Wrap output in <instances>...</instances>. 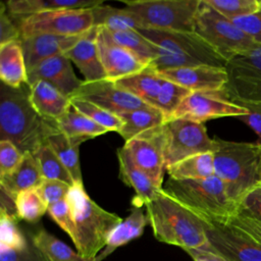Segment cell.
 <instances>
[{
	"instance_id": "cell-1",
	"label": "cell",
	"mask_w": 261,
	"mask_h": 261,
	"mask_svg": "<svg viewBox=\"0 0 261 261\" xmlns=\"http://www.w3.org/2000/svg\"><path fill=\"white\" fill-rule=\"evenodd\" d=\"M59 132L56 121L43 117L33 107L30 88H9L1 83L0 137L12 142L23 154L34 153L47 144V139Z\"/></svg>"
},
{
	"instance_id": "cell-2",
	"label": "cell",
	"mask_w": 261,
	"mask_h": 261,
	"mask_svg": "<svg viewBox=\"0 0 261 261\" xmlns=\"http://www.w3.org/2000/svg\"><path fill=\"white\" fill-rule=\"evenodd\" d=\"M154 237L162 243L186 249L210 247L204 220L162 190L145 204Z\"/></svg>"
},
{
	"instance_id": "cell-3",
	"label": "cell",
	"mask_w": 261,
	"mask_h": 261,
	"mask_svg": "<svg viewBox=\"0 0 261 261\" xmlns=\"http://www.w3.org/2000/svg\"><path fill=\"white\" fill-rule=\"evenodd\" d=\"M74 224L72 242L84 258L96 259L105 248L112 230L123 220L94 202L83 182L74 184L66 197Z\"/></svg>"
},
{
	"instance_id": "cell-4",
	"label": "cell",
	"mask_w": 261,
	"mask_h": 261,
	"mask_svg": "<svg viewBox=\"0 0 261 261\" xmlns=\"http://www.w3.org/2000/svg\"><path fill=\"white\" fill-rule=\"evenodd\" d=\"M214 174L236 203L260 181L261 144L214 139Z\"/></svg>"
},
{
	"instance_id": "cell-5",
	"label": "cell",
	"mask_w": 261,
	"mask_h": 261,
	"mask_svg": "<svg viewBox=\"0 0 261 261\" xmlns=\"http://www.w3.org/2000/svg\"><path fill=\"white\" fill-rule=\"evenodd\" d=\"M138 31L157 47V57L149 66L155 71L198 65L226 66V62L195 32Z\"/></svg>"
},
{
	"instance_id": "cell-6",
	"label": "cell",
	"mask_w": 261,
	"mask_h": 261,
	"mask_svg": "<svg viewBox=\"0 0 261 261\" xmlns=\"http://www.w3.org/2000/svg\"><path fill=\"white\" fill-rule=\"evenodd\" d=\"M162 189L203 220L227 222L237 214L236 203L215 174L199 179L169 177Z\"/></svg>"
},
{
	"instance_id": "cell-7",
	"label": "cell",
	"mask_w": 261,
	"mask_h": 261,
	"mask_svg": "<svg viewBox=\"0 0 261 261\" xmlns=\"http://www.w3.org/2000/svg\"><path fill=\"white\" fill-rule=\"evenodd\" d=\"M194 32L206 41L226 64L233 57L260 46L232 20L209 6L205 0L200 2Z\"/></svg>"
},
{
	"instance_id": "cell-8",
	"label": "cell",
	"mask_w": 261,
	"mask_h": 261,
	"mask_svg": "<svg viewBox=\"0 0 261 261\" xmlns=\"http://www.w3.org/2000/svg\"><path fill=\"white\" fill-rule=\"evenodd\" d=\"M201 0H130L125 9L136 14L143 29L194 32Z\"/></svg>"
},
{
	"instance_id": "cell-9",
	"label": "cell",
	"mask_w": 261,
	"mask_h": 261,
	"mask_svg": "<svg viewBox=\"0 0 261 261\" xmlns=\"http://www.w3.org/2000/svg\"><path fill=\"white\" fill-rule=\"evenodd\" d=\"M165 168L197 154L214 151L211 139L202 122L172 118L164 123Z\"/></svg>"
},
{
	"instance_id": "cell-10",
	"label": "cell",
	"mask_w": 261,
	"mask_h": 261,
	"mask_svg": "<svg viewBox=\"0 0 261 261\" xmlns=\"http://www.w3.org/2000/svg\"><path fill=\"white\" fill-rule=\"evenodd\" d=\"M21 39L35 35H83L94 27L92 9H60L19 18Z\"/></svg>"
},
{
	"instance_id": "cell-11",
	"label": "cell",
	"mask_w": 261,
	"mask_h": 261,
	"mask_svg": "<svg viewBox=\"0 0 261 261\" xmlns=\"http://www.w3.org/2000/svg\"><path fill=\"white\" fill-rule=\"evenodd\" d=\"M225 67L231 100L238 104L261 103V45L233 57Z\"/></svg>"
},
{
	"instance_id": "cell-12",
	"label": "cell",
	"mask_w": 261,
	"mask_h": 261,
	"mask_svg": "<svg viewBox=\"0 0 261 261\" xmlns=\"http://www.w3.org/2000/svg\"><path fill=\"white\" fill-rule=\"evenodd\" d=\"M248 113V109L231 100L226 89L220 91L193 92L177 107L171 118H187L198 122L209 119Z\"/></svg>"
},
{
	"instance_id": "cell-13",
	"label": "cell",
	"mask_w": 261,
	"mask_h": 261,
	"mask_svg": "<svg viewBox=\"0 0 261 261\" xmlns=\"http://www.w3.org/2000/svg\"><path fill=\"white\" fill-rule=\"evenodd\" d=\"M211 248L227 261H261V244L228 222L204 220Z\"/></svg>"
},
{
	"instance_id": "cell-14",
	"label": "cell",
	"mask_w": 261,
	"mask_h": 261,
	"mask_svg": "<svg viewBox=\"0 0 261 261\" xmlns=\"http://www.w3.org/2000/svg\"><path fill=\"white\" fill-rule=\"evenodd\" d=\"M135 163L159 188H163L165 168L164 123L147 130L123 145Z\"/></svg>"
},
{
	"instance_id": "cell-15",
	"label": "cell",
	"mask_w": 261,
	"mask_h": 261,
	"mask_svg": "<svg viewBox=\"0 0 261 261\" xmlns=\"http://www.w3.org/2000/svg\"><path fill=\"white\" fill-rule=\"evenodd\" d=\"M97 47L106 76L112 82L147 68L135 54L119 45L104 27H97Z\"/></svg>"
},
{
	"instance_id": "cell-16",
	"label": "cell",
	"mask_w": 261,
	"mask_h": 261,
	"mask_svg": "<svg viewBox=\"0 0 261 261\" xmlns=\"http://www.w3.org/2000/svg\"><path fill=\"white\" fill-rule=\"evenodd\" d=\"M71 98L91 102L116 115L147 106L139 98L118 88L108 79L97 82L84 81Z\"/></svg>"
},
{
	"instance_id": "cell-17",
	"label": "cell",
	"mask_w": 261,
	"mask_h": 261,
	"mask_svg": "<svg viewBox=\"0 0 261 261\" xmlns=\"http://www.w3.org/2000/svg\"><path fill=\"white\" fill-rule=\"evenodd\" d=\"M156 72L160 77L175 83L192 93L220 91L226 89L228 84V72L224 66H186Z\"/></svg>"
},
{
	"instance_id": "cell-18",
	"label": "cell",
	"mask_w": 261,
	"mask_h": 261,
	"mask_svg": "<svg viewBox=\"0 0 261 261\" xmlns=\"http://www.w3.org/2000/svg\"><path fill=\"white\" fill-rule=\"evenodd\" d=\"M39 81L50 83L69 98L84 83L75 75L71 61L65 54L46 59L28 71V86Z\"/></svg>"
},
{
	"instance_id": "cell-19",
	"label": "cell",
	"mask_w": 261,
	"mask_h": 261,
	"mask_svg": "<svg viewBox=\"0 0 261 261\" xmlns=\"http://www.w3.org/2000/svg\"><path fill=\"white\" fill-rule=\"evenodd\" d=\"M83 36L84 34L77 36L44 34L22 38L21 45L28 71L46 59L65 54Z\"/></svg>"
},
{
	"instance_id": "cell-20",
	"label": "cell",
	"mask_w": 261,
	"mask_h": 261,
	"mask_svg": "<svg viewBox=\"0 0 261 261\" xmlns=\"http://www.w3.org/2000/svg\"><path fill=\"white\" fill-rule=\"evenodd\" d=\"M85 77V82H97L107 79L100 61L97 47V27L84 34L81 40L65 53Z\"/></svg>"
},
{
	"instance_id": "cell-21",
	"label": "cell",
	"mask_w": 261,
	"mask_h": 261,
	"mask_svg": "<svg viewBox=\"0 0 261 261\" xmlns=\"http://www.w3.org/2000/svg\"><path fill=\"white\" fill-rule=\"evenodd\" d=\"M117 158L119 162V175L121 180L133 188L136 196L133 205L142 207L153 200L160 190L151 178L135 163L127 149L122 146L117 149Z\"/></svg>"
},
{
	"instance_id": "cell-22",
	"label": "cell",
	"mask_w": 261,
	"mask_h": 261,
	"mask_svg": "<svg viewBox=\"0 0 261 261\" xmlns=\"http://www.w3.org/2000/svg\"><path fill=\"white\" fill-rule=\"evenodd\" d=\"M29 88L33 107L45 118L56 120L71 106L70 98L48 82L39 81Z\"/></svg>"
},
{
	"instance_id": "cell-23",
	"label": "cell",
	"mask_w": 261,
	"mask_h": 261,
	"mask_svg": "<svg viewBox=\"0 0 261 261\" xmlns=\"http://www.w3.org/2000/svg\"><path fill=\"white\" fill-rule=\"evenodd\" d=\"M149 220L143 208L133 205L129 215L112 230L105 248L98 254L95 261H103L119 247L140 238Z\"/></svg>"
},
{
	"instance_id": "cell-24",
	"label": "cell",
	"mask_w": 261,
	"mask_h": 261,
	"mask_svg": "<svg viewBox=\"0 0 261 261\" xmlns=\"http://www.w3.org/2000/svg\"><path fill=\"white\" fill-rule=\"evenodd\" d=\"M0 79L9 88L17 89L28 85V68L21 40L0 46Z\"/></svg>"
},
{
	"instance_id": "cell-25",
	"label": "cell",
	"mask_w": 261,
	"mask_h": 261,
	"mask_svg": "<svg viewBox=\"0 0 261 261\" xmlns=\"http://www.w3.org/2000/svg\"><path fill=\"white\" fill-rule=\"evenodd\" d=\"M7 11L17 18L60 9H93L103 4L102 0H9Z\"/></svg>"
},
{
	"instance_id": "cell-26",
	"label": "cell",
	"mask_w": 261,
	"mask_h": 261,
	"mask_svg": "<svg viewBox=\"0 0 261 261\" xmlns=\"http://www.w3.org/2000/svg\"><path fill=\"white\" fill-rule=\"evenodd\" d=\"M163 79L149 67L133 75L118 80L115 85L139 98L145 104L157 108V101Z\"/></svg>"
},
{
	"instance_id": "cell-27",
	"label": "cell",
	"mask_w": 261,
	"mask_h": 261,
	"mask_svg": "<svg viewBox=\"0 0 261 261\" xmlns=\"http://www.w3.org/2000/svg\"><path fill=\"white\" fill-rule=\"evenodd\" d=\"M43 179L35 156L33 153L27 152L12 172L0 177V187L16 197L20 192L38 189Z\"/></svg>"
},
{
	"instance_id": "cell-28",
	"label": "cell",
	"mask_w": 261,
	"mask_h": 261,
	"mask_svg": "<svg viewBox=\"0 0 261 261\" xmlns=\"http://www.w3.org/2000/svg\"><path fill=\"white\" fill-rule=\"evenodd\" d=\"M122 121V126L118 134L125 142L137 136L162 125L166 122L165 115L155 107L145 106L132 111L118 114Z\"/></svg>"
},
{
	"instance_id": "cell-29",
	"label": "cell",
	"mask_w": 261,
	"mask_h": 261,
	"mask_svg": "<svg viewBox=\"0 0 261 261\" xmlns=\"http://www.w3.org/2000/svg\"><path fill=\"white\" fill-rule=\"evenodd\" d=\"M85 141L87 140L82 138H69L60 132L51 135L47 139V144L52 148V150L67 168L74 184L83 182L79 148Z\"/></svg>"
},
{
	"instance_id": "cell-30",
	"label": "cell",
	"mask_w": 261,
	"mask_h": 261,
	"mask_svg": "<svg viewBox=\"0 0 261 261\" xmlns=\"http://www.w3.org/2000/svg\"><path fill=\"white\" fill-rule=\"evenodd\" d=\"M56 121L58 130L69 138H82L90 140L109 132L99 125L85 114L76 110L72 105Z\"/></svg>"
},
{
	"instance_id": "cell-31",
	"label": "cell",
	"mask_w": 261,
	"mask_h": 261,
	"mask_svg": "<svg viewBox=\"0 0 261 261\" xmlns=\"http://www.w3.org/2000/svg\"><path fill=\"white\" fill-rule=\"evenodd\" d=\"M29 237L48 261H95V259L84 258L77 251L71 249L43 227L30 233Z\"/></svg>"
},
{
	"instance_id": "cell-32",
	"label": "cell",
	"mask_w": 261,
	"mask_h": 261,
	"mask_svg": "<svg viewBox=\"0 0 261 261\" xmlns=\"http://www.w3.org/2000/svg\"><path fill=\"white\" fill-rule=\"evenodd\" d=\"M94 27H104L109 32L140 30L143 25L139 17L125 8H114L103 4L92 9Z\"/></svg>"
},
{
	"instance_id": "cell-33",
	"label": "cell",
	"mask_w": 261,
	"mask_h": 261,
	"mask_svg": "<svg viewBox=\"0 0 261 261\" xmlns=\"http://www.w3.org/2000/svg\"><path fill=\"white\" fill-rule=\"evenodd\" d=\"M166 171L173 179H199L214 174L213 152L188 157L169 167Z\"/></svg>"
},
{
	"instance_id": "cell-34",
	"label": "cell",
	"mask_w": 261,
	"mask_h": 261,
	"mask_svg": "<svg viewBox=\"0 0 261 261\" xmlns=\"http://www.w3.org/2000/svg\"><path fill=\"white\" fill-rule=\"evenodd\" d=\"M113 39L135 54L141 62L149 67L157 57V47L138 30L110 32Z\"/></svg>"
},
{
	"instance_id": "cell-35",
	"label": "cell",
	"mask_w": 261,
	"mask_h": 261,
	"mask_svg": "<svg viewBox=\"0 0 261 261\" xmlns=\"http://www.w3.org/2000/svg\"><path fill=\"white\" fill-rule=\"evenodd\" d=\"M33 155L37 160L43 178L61 180L70 186L74 185L67 168L48 144L41 146Z\"/></svg>"
},
{
	"instance_id": "cell-36",
	"label": "cell",
	"mask_w": 261,
	"mask_h": 261,
	"mask_svg": "<svg viewBox=\"0 0 261 261\" xmlns=\"http://www.w3.org/2000/svg\"><path fill=\"white\" fill-rule=\"evenodd\" d=\"M15 203L18 218L29 223L38 222L48 212V204L38 189H31L18 193Z\"/></svg>"
},
{
	"instance_id": "cell-37",
	"label": "cell",
	"mask_w": 261,
	"mask_h": 261,
	"mask_svg": "<svg viewBox=\"0 0 261 261\" xmlns=\"http://www.w3.org/2000/svg\"><path fill=\"white\" fill-rule=\"evenodd\" d=\"M71 105L81 113L88 116L90 119L98 123L99 125L107 128L109 132H119L122 126L120 117L114 113H111L91 102L70 98Z\"/></svg>"
},
{
	"instance_id": "cell-38",
	"label": "cell",
	"mask_w": 261,
	"mask_h": 261,
	"mask_svg": "<svg viewBox=\"0 0 261 261\" xmlns=\"http://www.w3.org/2000/svg\"><path fill=\"white\" fill-rule=\"evenodd\" d=\"M191 93L192 92L188 89L163 79L157 101V108L165 115L166 121L171 118L172 114L180 105V103Z\"/></svg>"
},
{
	"instance_id": "cell-39",
	"label": "cell",
	"mask_w": 261,
	"mask_h": 261,
	"mask_svg": "<svg viewBox=\"0 0 261 261\" xmlns=\"http://www.w3.org/2000/svg\"><path fill=\"white\" fill-rule=\"evenodd\" d=\"M205 2L230 20L253 14L261 8V0H205Z\"/></svg>"
},
{
	"instance_id": "cell-40",
	"label": "cell",
	"mask_w": 261,
	"mask_h": 261,
	"mask_svg": "<svg viewBox=\"0 0 261 261\" xmlns=\"http://www.w3.org/2000/svg\"><path fill=\"white\" fill-rule=\"evenodd\" d=\"M16 219L0 211V245L12 250H20L28 244V239L17 226Z\"/></svg>"
},
{
	"instance_id": "cell-41",
	"label": "cell",
	"mask_w": 261,
	"mask_h": 261,
	"mask_svg": "<svg viewBox=\"0 0 261 261\" xmlns=\"http://www.w3.org/2000/svg\"><path fill=\"white\" fill-rule=\"evenodd\" d=\"M261 222V181L251 188L237 203V214Z\"/></svg>"
},
{
	"instance_id": "cell-42",
	"label": "cell",
	"mask_w": 261,
	"mask_h": 261,
	"mask_svg": "<svg viewBox=\"0 0 261 261\" xmlns=\"http://www.w3.org/2000/svg\"><path fill=\"white\" fill-rule=\"evenodd\" d=\"M0 261H48L43 253L33 244L28 241L25 247L20 250H12L3 245H0Z\"/></svg>"
},
{
	"instance_id": "cell-43",
	"label": "cell",
	"mask_w": 261,
	"mask_h": 261,
	"mask_svg": "<svg viewBox=\"0 0 261 261\" xmlns=\"http://www.w3.org/2000/svg\"><path fill=\"white\" fill-rule=\"evenodd\" d=\"M23 158V153L10 141L0 140V177L12 172Z\"/></svg>"
},
{
	"instance_id": "cell-44",
	"label": "cell",
	"mask_w": 261,
	"mask_h": 261,
	"mask_svg": "<svg viewBox=\"0 0 261 261\" xmlns=\"http://www.w3.org/2000/svg\"><path fill=\"white\" fill-rule=\"evenodd\" d=\"M0 7V46L21 40L19 23H16L15 18L7 11L5 3L1 2Z\"/></svg>"
},
{
	"instance_id": "cell-45",
	"label": "cell",
	"mask_w": 261,
	"mask_h": 261,
	"mask_svg": "<svg viewBox=\"0 0 261 261\" xmlns=\"http://www.w3.org/2000/svg\"><path fill=\"white\" fill-rule=\"evenodd\" d=\"M48 213L50 217L70 237L72 240L74 236V224L70 211L69 204L66 199L56 202L48 206Z\"/></svg>"
},
{
	"instance_id": "cell-46",
	"label": "cell",
	"mask_w": 261,
	"mask_h": 261,
	"mask_svg": "<svg viewBox=\"0 0 261 261\" xmlns=\"http://www.w3.org/2000/svg\"><path fill=\"white\" fill-rule=\"evenodd\" d=\"M72 186L57 179H46L44 178L38 190L45 200V202L49 205H52L56 202L66 199L70 188Z\"/></svg>"
},
{
	"instance_id": "cell-47",
	"label": "cell",
	"mask_w": 261,
	"mask_h": 261,
	"mask_svg": "<svg viewBox=\"0 0 261 261\" xmlns=\"http://www.w3.org/2000/svg\"><path fill=\"white\" fill-rule=\"evenodd\" d=\"M255 43L261 45V8L250 15L232 20Z\"/></svg>"
},
{
	"instance_id": "cell-48",
	"label": "cell",
	"mask_w": 261,
	"mask_h": 261,
	"mask_svg": "<svg viewBox=\"0 0 261 261\" xmlns=\"http://www.w3.org/2000/svg\"><path fill=\"white\" fill-rule=\"evenodd\" d=\"M240 105L248 109V113L238 117L250 126L258 136L257 143L261 144V103H241Z\"/></svg>"
},
{
	"instance_id": "cell-49",
	"label": "cell",
	"mask_w": 261,
	"mask_h": 261,
	"mask_svg": "<svg viewBox=\"0 0 261 261\" xmlns=\"http://www.w3.org/2000/svg\"><path fill=\"white\" fill-rule=\"evenodd\" d=\"M227 222L261 244V222L240 215L232 216Z\"/></svg>"
},
{
	"instance_id": "cell-50",
	"label": "cell",
	"mask_w": 261,
	"mask_h": 261,
	"mask_svg": "<svg viewBox=\"0 0 261 261\" xmlns=\"http://www.w3.org/2000/svg\"><path fill=\"white\" fill-rule=\"evenodd\" d=\"M194 261H227L221 255L216 253L211 246L200 249H186L184 250Z\"/></svg>"
},
{
	"instance_id": "cell-51",
	"label": "cell",
	"mask_w": 261,
	"mask_h": 261,
	"mask_svg": "<svg viewBox=\"0 0 261 261\" xmlns=\"http://www.w3.org/2000/svg\"><path fill=\"white\" fill-rule=\"evenodd\" d=\"M0 199H1V207H0V211L5 212L6 214H8L9 216H11L12 218L19 220L18 215H17V210H16V197L13 196L12 194H10L9 192H7L4 188L0 187Z\"/></svg>"
},
{
	"instance_id": "cell-52",
	"label": "cell",
	"mask_w": 261,
	"mask_h": 261,
	"mask_svg": "<svg viewBox=\"0 0 261 261\" xmlns=\"http://www.w3.org/2000/svg\"><path fill=\"white\" fill-rule=\"evenodd\" d=\"M260 181H261V167H260Z\"/></svg>"
}]
</instances>
